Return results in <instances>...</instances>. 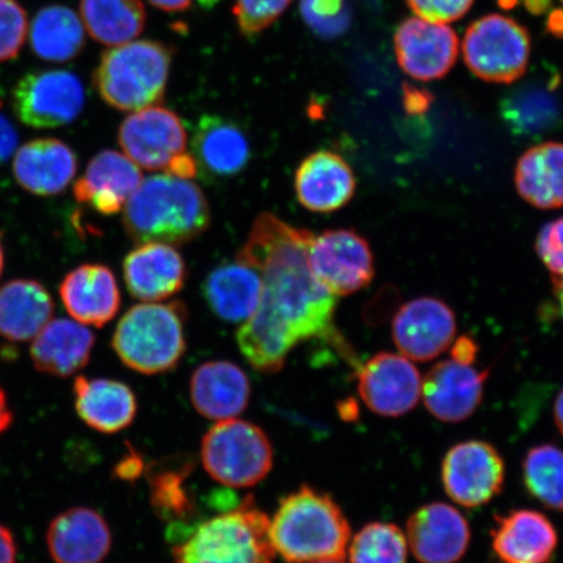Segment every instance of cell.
Masks as SVG:
<instances>
[{
	"mask_svg": "<svg viewBox=\"0 0 563 563\" xmlns=\"http://www.w3.org/2000/svg\"><path fill=\"white\" fill-rule=\"evenodd\" d=\"M313 232L263 213L236 258L262 274L263 294L256 312L239 329L236 340L253 368L277 373L301 342L334 343L344 355V342L334 323L336 297L322 286L309 266Z\"/></svg>",
	"mask_w": 563,
	"mask_h": 563,
	"instance_id": "1",
	"label": "cell"
},
{
	"mask_svg": "<svg viewBox=\"0 0 563 563\" xmlns=\"http://www.w3.org/2000/svg\"><path fill=\"white\" fill-rule=\"evenodd\" d=\"M271 519L255 498L207 519L168 526L175 563H273Z\"/></svg>",
	"mask_w": 563,
	"mask_h": 563,
	"instance_id": "2",
	"label": "cell"
},
{
	"mask_svg": "<svg viewBox=\"0 0 563 563\" xmlns=\"http://www.w3.org/2000/svg\"><path fill=\"white\" fill-rule=\"evenodd\" d=\"M123 223L136 244L181 245L208 230L209 203L194 181L168 173L152 175L126 202Z\"/></svg>",
	"mask_w": 563,
	"mask_h": 563,
	"instance_id": "3",
	"label": "cell"
},
{
	"mask_svg": "<svg viewBox=\"0 0 563 563\" xmlns=\"http://www.w3.org/2000/svg\"><path fill=\"white\" fill-rule=\"evenodd\" d=\"M274 552L287 563L343 560L349 520L327 493L302 485L280 499L269 527Z\"/></svg>",
	"mask_w": 563,
	"mask_h": 563,
	"instance_id": "4",
	"label": "cell"
},
{
	"mask_svg": "<svg viewBox=\"0 0 563 563\" xmlns=\"http://www.w3.org/2000/svg\"><path fill=\"white\" fill-rule=\"evenodd\" d=\"M187 316L183 301L133 306L118 322L112 349L125 367L141 375L170 372L186 354Z\"/></svg>",
	"mask_w": 563,
	"mask_h": 563,
	"instance_id": "5",
	"label": "cell"
},
{
	"mask_svg": "<svg viewBox=\"0 0 563 563\" xmlns=\"http://www.w3.org/2000/svg\"><path fill=\"white\" fill-rule=\"evenodd\" d=\"M173 51L157 41H131L102 55L93 76L102 100L121 111H139L164 100Z\"/></svg>",
	"mask_w": 563,
	"mask_h": 563,
	"instance_id": "6",
	"label": "cell"
},
{
	"mask_svg": "<svg viewBox=\"0 0 563 563\" xmlns=\"http://www.w3.org/2000/svg\"><path fill=\"white\" fill-rule=\"evenodd\" d=\"M273 461L269 438L253 422L221 420L203 435L202 466L211 478L227 487H255L269 475Z\"/></svg>",
	"mask_w": 563,
	"mask_h": 563,
	"instance_id": "7",
	"label": "cell"
},
{
	"mask_svg": "<svg viewBox=\"0 0 563 563\" xmlns=\"http://www.w3.org/2000/svg\"><path fill=\"white\" fill-rule=\"evenodd\" d=\"M531 41L526 27L503 15L475 21L463 40L464 62L488 82L511 84L526 74Z\"/></svg>",
	"mask_w": 563,
	"mask_h": 563,
	"instance_id": "8",
	"label": "cell"
},
{
	"mask_svg": "<svg viewBox=\"0 0 563 563\" xmlns=\"http://www.w3.org/2000/svg\"><path fill=\"white\" fill-rule=\"evenodd\" d=\"M84 104L82 82L68 70H34L13 90V110L19 121L34 130H54L74 123Z\"/></svg>",
	"mask_w": 563,
	"mask_h": 563,
	"instance_id": "9",
	"label": "cell"
},
{
	"mask_svg": "<svg viewBox=\"0 0 563 563\" xmlns=\"http://www.w3.org/2000/svg\"><path fill=\"white\" fill-rule=\"evenodd\" d=\"M308 260L313 276L334 297L363 290L375 276L371 246L352 230H329L314 235Z\"/></svg>",
	"mask_w": 563,
	"mask_h": 563,
	"instance_id": "10",
	"label": "cell"
},
{
	"mask_svg": "<svg viewBox=\"0 0 563 563\" xmlns=\"http://www.w3.org/2000/svg\"><path fill=\"white\" fill-rule=\"evenodd\" d=\"M501 454L485 441H464L449 450L442 462V484L446 495L466 508L492 501L505 483Z\"/></svg>",
	"mask_w": 563,
	"mask_h": 563,
	"instance_id": "11",
	"label": "cell"
},
{
	"mask_svg": "<svg viewBox=\"0 0 563 563\" xmlns=\"http://www.w3.org/2000/svg\"><path fill=\"white\" fill-rule=\"evenodd\" d=\"M126 157L145 170H167L187 150V131L174 111L151 106L125 118L118 133Z\"/></svg>",
	"mask_w": 563,
	"mask_h": 563,
	"instance_id": "12",
	"label": "cell"
},
{
	"mask_svg": "<svg viewBox=\"0 0 563 563\" xmlns=\"http://www.w3.org/2000/svg\"><path fill=\"white\" fill-rule=\"evenodd\" d=\"M422 378L410 358L379 352L357 372V391L371 411L399 418L413 410L421 398Z\"/></svg>",
	"mask_w": 563,
	"mask_h": 563,
	"instance_id": "13",
	"label": "cell"
},
{
	"mask_svg": "<svg viewBox=\"0 0 563 563\" xmlns=\"http://www.w3.org/2000/svg\"><path fill=\"white\" fill-rule=\"evenodd\" d=\"M391 330L393 340L404 356L428 362L452 346L456 320L452 308L442 300L419 298L399 309Z\"/></svg>",
	"mask_w": 563,
	"mask_h": 563,
	"instance_id": "14",
	"label": "cell"
},
{
	"mask_svg": "<svg viewBox=\"0 0 563 563\" xmlns=\"http://www.w3.org/2000/svg\"><path fill=\"white\" fill-rule=\"evenodd\" d=\"M394 46L400 68L420 81L441 79L453 68L460 52L452 27L419 18L399 25Z\"/></svg>",
	"mask_w": 563,
	"mask_h": 563,
	"instance_id": "15",
	"label": "cell"
},
{
	"mask_svg": "<svg viewBox=\"0 0 563 563\" xmlns=\"http://www.w3.org/2000/svg\"><path fill=\"white\" fill-rule=\"evenodd\" d=\"M561 76L533 77L511 88L499 102V115L511 133L520 137H540L563 123Z\"/></svg>",
	"mask_w": 563,
	"mask_h": 563,
	"instance_id": "16",
	"label": "cell"
},
{
	"mask_svg": "<svg viewBox=\"0 0 563 563\" xmlns=\"http://www.w3.org/2000/svg\"><path fill=\"white\" fill-rule=\"evenodd\" d=\"M471 541L467 519L453 506L433 503L415 511L407 522V543L421 563H455Z\"/></svg>",
	"mask_w": 563,
	"mask_h": 563,
	"instance_id": "17",
	"label": "cell"
},
{
	"mask_svg": "<svg viewBox=\"0 0 563 563\" xmlns=\"http://www.w3.org/2000/svg\"><path fill=\"white\" fill-rule=\"evenodd\" d=\"M489 372L452 361L441 362L422 378L421 398L435 419L461 422L481 406Z\"/></svg>",
	"mask_w": 563,
	"mask_h": 563,
	"instance_id": "18",
	"label": "cell"
},
{
	"mask_svg": "<svg viewBox=\"0 0 563 563\" xmlns=\"http://www.w3.org/2000/svg\"><path fill=\"white\" fill-rule=\"evenodd\" d=\"M143 180L140 167L125 154L103 151L89 162L76 181L75 199L103 216L119 213Z\"/></svg>",
	"mask_w": 563,
	"mask_h": 563,
	"instance_id": "19",
	"label": "cell"
},
{
	"mask_svg": "<svg viewBox=\"0 0 563 563\" xmlns=\"http://www.w3.org/2000/svg\"><path fill=\"white\" fill-rule=\"evenodd\" d=\"M46 543L55 563H102L111 551L112 534L100 512L80 506L52 520Z\"/></svg>",
	"mask_w": 563,
	"mask_h": 563,
	"instance_id": "20",
	"label": "cell"
},
{
	"mask_svg": "<svg viewBox=\"0 0 563 563\" xmlns=\"http://www.w3.org/2000/svg\"><path fill=\"white\" fill-rule=\"evenodd\" d=\"M123 276L133 298L159 301L181 290L187 279V266L174 245L145 243L126 255Z\"/></svg>",
	"mask_w": 563,
	"mask_h": 563,
	"instance_id": "21",
	"label": "cell"
},
{
	"mask_svg": "<svg viewBox=\"0 0 563 563\" xmlns=\"http://www.w3.org/2000/svg\"><path fill=\"white\" fill-rule=\"evenodd\" d=\"M59 294L66 311L82 325L102 328L121 309L122 297L114 273L100 264H86L69 272Z\"/></svg>",
	"mask_w": 563,
	"mask_h": 563,
	"instance_id": "22",
	"label": "cell"
},
{
	"mask_svg": "<svg viewBox=\"0 0 563 563\" xmlns=\"http://www.w3.org/2000/svg\"><path fill=\"white\" fill-rule=\"evenodd\" d=\"M356 191L354 172L340 154L319 151L301 162L295 175V192L302 207L330 213L352 200Z\"/></svg>",
	"mask_w": 563,
	"mask_h": 563,
	"instance_id": "23",
	"label": "cell"
},
{
	"mask_svg": "<svg viewBox=\"0 0 563 563\" xmlns=\"http://www.w3.org/2000/svg\"><path fill=\"white\" fill-rule=\"evenodd\" d=\"M492 545L503 563H553L559 534L544 514L522 509L498 518Z\"/></svg>",
	"mask_w": 563,
	"mask_h": 563,
	"instance_id": "24",
	"label": "cell"
},
{
	"mask_svg": "<svg viewBox=\"0 0 563 563\" xmlns=\"http://www.w3.org/2000/svg\"><path fill=\"white\" fill-rule=\"evenodd\" d=\"M79 167L76 154L58 139H35L13 158V175L25 191L37 196L58 195L70 185Z\"/></svg>",
	"mask_w": 563,
	"mask_h": 563,
	"instance_id": "25",
	"label": "cell"
},
{
	"mask_svg": "<svg viewBox=\"0 0 563 563\" xmlns=\"http://www.w3.org/2000/svg\"><path fill=\"white\" fill-rule=\"evenodd\" d=\"M251 391L245 372L227 361L202 364L194 372L189 384L196 411L203 418L217 421L234 419L244 412Z\"/></svg>",
	"mask_w": 563,
	"mask_h": 563,
	"instance_id": "26",
	"label": "cell"
},
{
	"mask_svg": "<svg viewBox=\"0 0 563 563\" xmlns=\"http://www.w3.org/2000/svg\"><path fill=\"white\" fill-rule=\"evenodd\" d=\"M74 393L77 415L97 432H122L136 418L135 393L117 379L80 376L75 379Z\"/></svg>",
	"mask_w": 563,
	"mask_h": 563,
	"instance_id": "27",
	"label": "cell"
},
{
	"mask_svg": "<svg viewBox=\"0 0 563 563\" xmlns=\"http://www.w3.org/2000/svg\"><path fill=\"white\" fill-rule=\"evenodd\" d=\"M95 344L96 335L82 323L56 319L33 338L31 357L40 372L69 377L87 367Z\"/></svg>",
	"mask_w": 563,
	"mask_h": 563,
	"instance_id": "28",
	"label": "cell"
},
{
	"mask_svg": "<svg viewBox=\"0 0 563 563\" xmlns=\"http://www.w3.org/2000/svg\"><path fill=\"white\" fill-rule=\"evenodd\" d=\"M262 294V274L239 258L217 266L203 282V297L211 311L228 322L249 320Z\"/></svg>",
	"mask_w": 563,
	"mask_h": 563,
	"instance_id": "29",
	"label": "cell"
},
{
	"mask_svg": "<svg viewBox=\"0 0 563 563\" xmlns=\"http://www.w3.org/2000/svg\"><path fill=\"white\" fill-rule=\"evenodd\" d=\"M54 314V300L37 280L15 279L0 287V336L33 340Z\"/></svg>",
	"mask_w": 563,
	"mask_h": 563,
	"instance_id": "30",
	"label": "cell"
},
{
	"mask_svg": "<svg viewBox=\"0 0 563 563\" xmlns=\"http://www.w3.org/2000/svg\"><path fill=\"white\" fill-rule=\"evenodd\" d=\"M197 166L217 178L241 174L251 158L250 141L241 126L220 117H202L194 137Z\"/></svg>",
	"mask_w": 563,
	"mask_h": 563,
	"instance_id": "31",
	"label": "cell"
},
{
	"mask_svg": "<svg viewBox=\"0 0 563 563\" xmlns=\"http://www.w3.org/2000/svg\"><path fill=\"white\" fill-rule=\"evenodd\" d=\"M516 186L522 199L534 208H562L563 144L548 141L528 150L518 161Z\"/></svg>",
	"mask_w": 563,
	"mask_h": 563,
	"instance_id": "32",
	"label": "cell"
},
{
	"mask_svg": "<svg viewBox=\"0 0 563 563\" xmlns=\"http://www.w3.org/2000/svg\"><path fill=\"white\" fill-rule=\"evenodd\" d=\"M86 45V27L77 13L66 5H47L34 16L31 46L38 58L65 63L79 55Z\"/></svg>",
	"mask_w": 563,
	"mask_h": 563,
	"instance_id": "33",
	"label": "cell"
},
{
	"mask_svg": "<svg viewBox=\"0 0 563 563\" xmlns=\"http://www.w3.org/2000/svg\"><path fill=\"white\" fill-rule=\"evenodd\" d=\"M80 13L90 37L106 46L135 40L146 23L143 0H81Z\"/></svg>",
	"mask_w": 563,
	"mask_h": 563,
	"instance_id": "34",
	"label": "cell"
},
{
	"mask_svg": "<svg viewBox=\"0 0 563 563\" xmlns=\"http://www.w3.org/2000/svg\"><path fill=\"white\" fill-rule=\"evenodd\" d=\"M192 466L189 461L176 464H154L147 473L151 484V503L161 519L178 526L196 519V503L186 483Z\"/></svg>",
	"mask_w": 563,
	"mask_h": 563,
	"instance_id": "35",
	"label": "cell"
},
{
	"mask_svg": "<svg viewBox=\"0 0 563 563\" xmlns=\"http://www.w3.org/2000/svg\"><path fill=\"white\" fill-rule=\"evenodd\" d=\"M523 482L530 495L547 508L563 511V450L544 443L528 450Z\"/></svg>",
	"mask_w": 563,
	"mask_h": 563,
	"instance_id": "36",
	"label": "cell"
},
{
	"mask_svg": "<svg viewBox=\"0 0 563 563\" xmlns=\"http://www.w3.org/2000/svg\"><path fill=\"white\" fill-rule=\"evenodd\" d=\"M349 553L351 563H407L408 543L396 525L373 522L355 534Z\"/></svg>",
	"mask_w": 563,
	"mask_h": 563,
	"instance_id": "37",
	"label": "cell"
},
{
	"mask_svg": "<svg viewBox=\"0 0 563 563\" xmlns=\"http://www.w3.org/2000/svg\"><path fill=\"white\" fill-rule=\"evenodd\" d=\"M300 13L309 30L322 40L341 37L352 23L347 0H301Z\"/></svg>",
	"mask_w": 563,
	"mask_h": 563,
	"instance_id": "38",
	"label": "cell"
},
{
	"mask_svg": "<svg viewBox=\"0 0 563 563\" xmlns=\"http://www.w3.org/2000/svg\"><path fill=\"white\" fill-rule=\"evenodd\" d=\"M292 0H234V13L239 31L244 37L262 34L284 15Z\"/></svg>",
	"mask_w": 563,
	"mask_h": 563,
	"instance_id": "39",
	"label": "cell"
},
{
	"mask_svg": "<svg viewBox=\"0 0 563 563\" xmlns=\"http://www.w3.org/2000/svg\"><path fill=\"white\" fill-rule=\"evenodd\" d=\"M27 33L26 12L16 0H0V63L15 59Z\"/></svg>",
	"mask_w": 563,
	"mask_h": 563,
	"instance_id": "40",
	"label": "cell"
},
{
	"mask_svg": "<svg viewBox=\"0 0 563 563\" xmlns=\"http://www.w3.org/2000/svg\"><path fill=\"white\" fill-rule=\"evenodd\" d=\"M474 0H408L419 19L434 24L452 23L466 15Z\"/></svg>",
	"mask_w": 563,
	"mask_h": 563,
	"instance_id": "41",
	"label": "cell"
},
{
	"mask_svg": "<svg viewBox=\"0 0 563 563\" xmlns=\"http://www.w3.org/2000/svg\"><path fill=\"white\" fill-rule=\"evenodd\" d=\"M537 251L553 278L563 277V217L540 230Z\"/></svg>",
	"mask_w": 563,
	"mask_h": 563,
	"instance_id": "42",
	"label": "cell"
},
{
	"mask_svg": "<svg viewBox=\"0 0 563 563\" xmlns=\"http://www.w3.org/2000/svg\"><path fill=\"white\" fill-rule=\"evenodd\" d=\"M18 132L9 119L0 114V165L9 159L18 146Z\"/></svg>",
	"mask_w": 563,
	"mask_h": 563,
	"instance_id": "43",
	"label": "cell"
},
{
	"mask_svg": "<svg viewBox=\"0 0 563 563\" xmlns=\"http://www.w3.org/2000/svg\"><path fill=\"white\" fill-rule=\"evenodd\" d=\"M477 344L473 338L463 335L452 347V361L466 365H474L477 356Z\"/></svg>",
	"mask_w": 563,
	"mask_h": 563,
	"instance_id": "44",
	"label": "cell"
},
{
	"mask_svg": "<svg viewBox=\"0 0 563 563\" xmlns=\"http://www.w3.org/2000/svg\"><path fill=\"white\" fill-rule=\"evenodd\" d=\"M18 545L12 532L0 525V563H16Z\"/></svg>",
	"mask_w": 563,
	"mask_h": 563,
	"instance_id": "45",
	"label": "cell"
},
{
	"mask_svg": "<svg viewBox=\"0 0 563 563\" xmlns=\"http://www.w3.org/2000/svg\"><path fill=\"white\" fill-rule=\"evenodd\" d=\"M143 461L135 453L126 455L124 460L118 464L115 475L123 478V481H133L143 473Z\"/></svg>",
	"mask_w": 563,
	"mask_h": 563,
	"instance_id": "46",
	"label": "cell"
},
{
	"mask_svg": "<svg viewBox=\"0 0 563 563\" xmlns=\"http://www.w3.org/2000/svg\"><path fill=\"white\" fill-rule=\"evenodd\" d=\"M147 2L161 11L176 13L187 11L194 0H147Z\"/></svg>",
	"mask_w": 563,
	"mask_h": 563,
	"instance_id": "47",
	"label": "cell"
},
{
	"mask_svg": "<svg viewBox=\"0 0 563 563\" xmlns=\"http://www.w3.org/2000/svg\"><path fill=\"white\" fill-rule=\"evenodd\" d=\"M13 415L5 393L0 387V434L4 433L12 424Z\"/></svg>",
	"mask_w": 563,
	"mask_h": 563,
	"instance_id": "48",
	"label": "cell"
},
{
	"mask_svg": "<svg viewBox=\"0 0 563 563\" xmlns=\"http://www.w3.org/2000/svg\"><path fill=\"white\" fill-rule=\"evenodd\" d=\"M407 97V109L420 111L427 108L428 97L427 93H420L417 89L407 88L406 90Z\"/></svg>",
	"mask_w": 563,
	"mask_h": 563,
	"instance_id": "49",
	"label": "cell"
},
{
	"mask_svg": "<svg viewBox=\"0 0 563 563\" xmlns=\"http://www.w3.org/2000/svg\"><path fill=\"white\" fill-rule=\"evenodd\" d=\"M525 4L533 15H541L551 7L552 0H525Z\"/></svg>",
	"mask_w": 563,
	"mask_h": 563,
	"instance_id": "50",
	"label": "cell"
},
{
	"mask_svg": "<svg viewBox=\"0 0 563 563\" xmlns=\"http://www.w3.org/2000/svg\"><path fill=\"white\" fill-rule=\"evenodd\" d=\"M553 415L555 426H558L559 431L563 435V389L560 391L558 398H555Z\"/></svg>",
	"mask_w": 563,
	"mask_h": 563,
	"instance_id": "51",
	"label": "cell"
},
{
	"mask_svg": "<svg viewBox=\"0 0 563 563\" xmlns=\"http://www.w3.org/2000/svg\"><path fill=\"white\" fill-rule=\"evenodd\" d=\"M549 30L555 34L563 33V12L552 13L551 18H549Z\"/></svg>",
	"mask_w": 563,
	"mask_h": 563,
	"instance_id": "52",
	"label": "cell"
},
{
	"mask_svg": "<svg viewBox=\"0 0 563 563\" xmlns=\"http://www.w3.org/2000/svg\"><path fill=\"white\" fill-rule=\"evenodd\" d=\"M553 282L555 287V295H558L563 313V277L553 278Z\"/></svg>",
	"mask_w": 563,
	"mask_h": 563,
	"instance_id": "53",
	"label": "cell"
},
{
	"mask_svg": "<svg viewBox=\"0 0 563 563\" xmlns=\"http://www.w3.org/2000/svg\"><path fill=\"white\" fill-rule=\"evenodd\" d=\"M3 266H4V253H3L2 242H0V276H2Z\"/></svg>",
	"mask_w": 563,
	"mask_h": 563,
	"instance_id": "54",
	"label": "cell"
},
{
	"mask_svg": "<svg viewBox=\"0 0 563 563\" xmlns=\"http://www.w3.org/2000/svg\"><path fill=\"white\" fill-rule=\"evenodd\" d=\"M499 4L504 5V7H511L514 4H516V0H501V2H499Z\"/></svg>",
	"mask_w": 563,
	"mask_h": 563,
	"instance_id": "55",
	"label": "cell"
},
{
	"mask_svg": "<svg viewBox=\"0 0 563 563\" xmlns=\"http://www.w3.org/2000/svg\"><path fill=\"white\" fill-rule=\"evenodd\" d=\"M312 563H346V562H343V560H323V561H317V562H312Z\"/></svg>",
	"mask_w": 563,
	"mask_h": 563,
	"instance_id": "56",
	"label": "cell"
}]
</instances>
